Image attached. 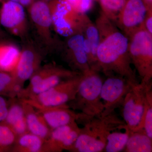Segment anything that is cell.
<instances>
[{
    "label": "cell",
    "instance_id": "obj_25",
    "mask_svg": "<svg viewBox=\"0 0 152 152\" xmlns=\"http://www.w3.org/2000/svg\"><path fill=\"white\" fill-rule=\"evenodd\" d=\"M17 137L10 128L0 123V152H12Z\"/></svg>",
    "mask_w": 152,
    "mask_h": 152
},
{
    "label": "cell",
    "instance_id": "obj_16",
    "mask_svg": "<svg viewBox=\"0 0 152 152\" xmlns=\"http://www.w3.org/2000/svg\"><path fill=\"white\" fill-rule=\"evenodd\" d=\"M77 122L52 130L45 140V152H61L69 151L80 133Z\"/></svg>",
    "mask_w": 152,
    "mask_h": 152
},
{
    "label": "cell",
    "instance_id": "obj_6",
    "mask_svg": "<svg viewBox=\"0 0 152 152\" xmlns=\"http://www.w3.org/2000/svg\"><path fill=\"white\" fill-rule=\"evenodd\" d=\"M151 89L152 83H138L132 85L125 96L122 105L123 117L131 132L143 129L148 93Z\"/></svg>",
    "mask_w": 152,
    "mask_h": 152
},
{
    "label": "cell",
    "instance_id": "obj_12",
    "mask_svg": "<svg viewBox=\"0 0 152 152\" xmlns=\"http://www.w3.org/2000/svg\"><path fill=\"white\" fill-rule=\"evenodd\" d=\"M132 85L121 76H109L103 83L101 88L100 96L104 107L101 116H104L113 113L122 105L125 96Z\"/></svg>",
    "mask_w": 152,
    "mask_h": 152
},
{
    "label": "cell",
    "instance_id": "obj_14",
    "mask_svg": "<svg viewBox=\"0 0 152 152\" xmlns=\"http://www.w3.org/2000/svg\"><path fill=\"white\" fill-rule=\"evenodd\" d=\"M23 100L29 103L35 108L52 130L77 121L83 122L91 118L81 113H77L74 110L70 108L67 104L46 107L41 105L29 100Z\"/></svg>",
    "mask_w": 152,
    "mask_h": 152
},
{
    "label": "cell",
    "instance_id": "obj_9",
    "mask_svg": "<svg viewBox=\"0 0 152 152\" xmlns=\"http://www.w3.org/2000/svg\"><path fill=\"white\" fill-rule=\"evenodd\" d=\"M43 59L42 53L31 45L21 50L18 61L12 73L17 95L23 88L26 82L40 67Z\"/></svg>",
    "mask_w": 152,
    "mask_h": 152
},
{
    "label": "cell",
    "instance_id": "obj_17",
    "mask_svg": "<svg viewBox=\"0 0 152 152\" xmlns=\"http://www.w3.org/2000/svg\"><path fill=\"white\" fill-rule=\"evenodd\" d=\"M8 110L2 123L13 131L17 137L29 132L23 101L17 97L9 98Z\"/></svg>",
    "mask_w": 152,
    "mask_h": 152
},
{
    "label": "cell",
    "instance_id": "obj_19",
    "mask_svg": "<svg viewBox=\"0 0 152 152\" xmlns=\"http://www.w3.org/2000/svg\"><path fill=\"white\" fill-rule=\"evenodd\" d=\"M21 50L16 45L0 42V71L12 72L18 61Z\"/></svg>",
    "mask_w": 152,
    "mask_h": 152
},
{
    "label": "cell",
    "instance_id": "obj_30",
    "mask_svg": "<svg viewBox=\"0 0 152 152\" xmlns=\"http://www.w3.org/2000/svg\"><path fill=\"white\" fill-rule=\"evenodd\" d=\"M144 28L147 31L152 34V9L148 11L144 20Z\"/></svg>",
    "mask_w": 152,
    "mask_h": 152
},
{
    "label": "cell",
    "instance_id": "obj_27",
    "mask_svg": "<svg viewBox=\"0 0 152 152\" xmlns=\"http://www.w3.org/2000/svg\"><path fill=\"white\" fill-rule=\"evenodd\" d=\"M143 129L147 136L152 139V92L148 93L147 105L144 120Z\"/></svg>",
    "mask_w": 152,
    "mask_h": 152
},
{
    "label": "cell",
    "instance_id": "obj_2",
    "mask_svg": "<svg viewBox=\"0 0 152 152\" xmlns=\"http://www.w3.org/2000/svg\"><path fill=\"white\" fill-rule=\"evenodd\" d=\"M80 133L69 151L100 152L104 151L107 137L113 131L126 129L124 121L115 112L107 115L94 117L84 122Z\"/></svg>",
    "mask_w": 152,
    "mask_h": 152
},
{
    "label": "cell",
    "instance_id": "obj_29",
    "mask_svg": "<svg viewBox=\"0 0 152 152\" xmlns=\"http://www.w3.org/2000/svg\"><path fill=\"white\" fill-rule=\"evenodd\" d=\"M8 110V101L6 98L0 96V123L5 118Z\"/></svg>",
    "mask_w": 152,
    "mask_h": 152
},
{
    "label": "cell",
    "instance_id": "obj_8",
    "mask_svg": "<svg viewBox=\"0 0 152 152\" xmlns=\"http://www.w3.org/2000/svg\"><path fill=\"white\" fill-rule=\"evenodd\" d=\"M82 75V74L64 80L45 91L33 96L27 100L46 107L67 104L75 99Z\"/></svg>",
    "mask_w": 152,
    "mask_h": 152
},
{
    "label": "cell",
    "instance_id": "obj_5",
    "mask_svg": "<svg viewBox=\"0 0 152 152\" xmlns=\"http://www.w3.org/2000/svg\"><path fill=\"white\" fill-rule=\"evenodd\" d=\"M128 39L131 61L141 79L140 83L149 85L152 83V34L143 26Z\"/></svg>",
    "mask_w": 152,
    "mask_h": 152
},
{
    "label": "cell",
    "instance_id": "obj_20",
    "mask_svg": "<svg viewBox=\"0 0 152 152\" xmlns=\"http://www.w3.org/2000/svg\"><path fill=\"white\" fill-rule=\"evenodd\" d=\"M45 140L30 132L17 137L12 152H45Z\"/></svg>",
    "mask_w": 152,
    "mask_h": 152
},
{
    "label": "cell",
    "instance_id": "obj_33",
    "mask_svg": "<svg viewBox=\"0 0 152 152\" xmlns=\"http://www.w3.org/2000/svg\"><path fill=\"white\" fill-rule=\"evenodd\" d=\"M3 35L1 32H0V39L2 37Z\"/></svg>",
    "mask_w": 152,
    "mask_h": 152
},
{
    "label": "cell",
    "instance_id": "obj_21",
    "mask_svg": "<svg viewBox=\"0 0 152 152\" xmlns=\"http://www.w3.org/2000/svg\"><path fill=\"white\" fill-rule=\"evenodd\" d=\"M152 139L149 137L144 129L131 132L124 149L128 152H151Z\"/></svg>",
    "mask_w": 152,
    "mask_h": 152
},
{
    "label": "cell",
    "instance_id": "obj_35",
    "mask_svg": "<svg viewBox=\"0 0 152 152\" xmlns=\"http://www.w3.org/2000/svg\"><path fill=\"white\" fill-rule=\"evenodd\" d=\"M43 1H51V0H43Z\"/></svg>",
    "mask_w": 152,
    "mask_h": 152
},
{
    "label": "cell",
    "instance_id": "obj_28",
    "mask_svg": "<svg viewBox=\"0 0 152 152\" xmlns=\"http://www.w3.org/2000/svg\"><path fill=\"white\" fill-rule=\"evenodd\" d=\"M95 0H67L73 9L80 14H86L93 7Z\"/></svg>",
    "mask_w": 152,
    "mask_h": 152
},
{
    "label": "cell",
    "instance_id": "obj_34",
    "mask_svg": "<svg viewBox=\"0 0 152 152\" xmlns=\"http://www.w3.org/2000/svg\"><path fill=\"white\" fill-rule=\"evenodd\" d=\"M4 1V0H0V3L1 2H2L3 1Z\"/></svg>",
    "mask_w": 152,
    "mask_h": 152
},
{
    "label": "cell",
    "instance_id": "obj_15",
    "mask_svg": "<svg viewBox=\"0 0 152 152\" xmlns=\"http://www.w3.org/2000/svg\"><path fill=\"white\" fill-rule=\"evenodd\" d=\"M64 58L72 70L83 74L89 70L84 45V36L82 32L66 38L63 45Z\"/></svg>",
    "mask_w": 152,
    "mask_h": 152
},
{
    "label": "cell",
    "instance_id": "obj_32",
    "mask_svg": "<svg viewBox=\"0 0 152 152\" xmlns=\"http://www.w3.org/2000/svg\"><path fill=\"white\" fill-rule=\"evenodd\" d=\"M149 9H152V0H143Z\"/></svg>",
    "mask_w": 152,
    "mask_h": 152
},
{
    "label": "cell",
    "instance_id": "obj_4",
    "mask_svg": "<svg viewBox=\"0 0 152 152\" xmlns=\"http://www.w3.org/2000/svg\"><path fill=\"white\" fill-rule=\"evenodd\" d=\"M82 74L53 63L41 66L29 80V83L27 86L18 93L17 97L28 99L45 91L64 80Z\"/></svg>",
    "mask_w": 152,
    "mask_h": 152
},
{
    "label": "cell",
    "instance_id": "obj_11",
    "mask_svg": "<svg viewBox=\"0 0 152 152\" xmlns=\"http://www.w3.org/2000/svg\"><path fill=\"white\" fill-rule=\"evenodd\" d=\"M0 24L12 35L24 40L27 37L28 28L25 7L9 0L2 2Z\"/></svg>",
    "mask_w": 152,
    "mask_h": 152
},
{
    "label": "cell",
    "instance_id": "obj_23",
    "mask_svg": "<svg viewBox=\"0 0 152 152\" xmlns=\"http://www.w3.org/2000/svg\"><path fill=\"white\" fill-rule=\"evenodd\" d=\"M99 3L102 12L114 23L127 0H97Z\"/></svg>",
    "mask_w": 152,
    "mask_h": 152
},
{
    "label": "cell",
    "instance_id": "obj_1",
    "mask_svg": "<svg viewBox=\"0 0 152 152\" xmlns=\"http://www.w3.org/2000/svg\"><path fill=\"white\" fill-rule=\"evenodd\" d=\"M95 24L99 36L97 57L100 71L108 77H123L131 85L139 83L131 66L127 37L102 12Z\"/></svg>",
    "mask_w": 152,
    "mask_h": 152
},
{
    "label": "cell",
    "instance_id": "obj_26",
    "mask_svg": "<svg viewBox=\"0 0 152 152\" xmlns=\"http://www.w3.org/2000/svg\"><path fill=\"white\" fill-rule=\"evenodd\" d=\"M0 96L8 99L17 97L14 78L11 73L0 71Z\"/></svg>",
    "mask_w": 152,
    "mask_h": 152
},
{
    "label": "cell",
    "instance_id": "obj_18",
    "mask_svg": "<svg viewBox=\"0 0 152 152\" xmlns=\"http://www.w3.org/2000/svg\"><path fill=\"white\" fill-rule=\"evenodd\" d=\"M21 100L24 109L29 132L46 140L50 136L52 130L40 114L31 104L25 100Z\"/></svg>",
    "mask_w": 152,
    "mask_h": 152
},
{
    "label": "cell",
    "instance_id": "obj_10",
    "mask_svg": "<svg viewBox=\"0 0 152 152\" xmlns=\"http://www.w3.org/2000/svg\"><path fill=\"white\" fill-rule=\"evenodd\" d=\"M27 9L31 21L42 43L48 48L57 46L52 32V18L48 1L35 0Z\"/></svg>",
    "mask_w": 152,
    "mask_h": 152
},
{
    "label": "cell",
    "instance_id": "obj_24",
    "mask_svg": "<svg viewBox=\"0 0 152 152\" xmlns=\"http://www.w3.org/2000/svg\"><path fill=\"white\" fill-rule=\"evenodd\" d=\"M82 32L84 37L90 43L94 53L97 56L99 40V31L96 24L93 23L86 14L85 15Z\"/></svg>",
    "mask_w": 152,
    "mask_h": 152
},
{
    "label": "cell",
    "instance_id": "obj_22",
    "mask_svg": "<svg viewBox=\"0 0 152 152\" xmlns=\"http://www.w3.org/2000/svg\"><path fill=\"white\" fill-rule=\"evenodd\" d=\"M130 131L128 128L124 132H112L107 137V142L104 151L107 152H118L124 149Z\"/></svg>",
    "mask_w": 152,
    "mask_h": 152
},
{
    "label": "cell",
    "instance_id": "obj_7",
    "mask_svg": "<svg viewBox=\"0 0 152 152\" xmlns=\"http://www.w3.org/2000/svg\"><path fill=\"white\" fill-rule=\"evenodd\" d=\"M48 4L53 28L58 34L67 38L82 32L86 14L77 12L67 0H51L48 1Z\"/></svg>",
    "mask_w": 152,
    "mask_h": 152
},
{
    "label": "cell",
    "instance_id": "obj_31",
    "mask_svg": "<svg viewBox=\"0 0 152 152\" xmlns=\"http://www.w3.org/2000/svg\"><path fill=\"white\" fill-rule=\"evenodd\" d=\"M20 4L24 7L28 8L35 0H9Z\"/></svg>",
    "mask_w": 152,
    "mask_h": 152
},
{
    "label": "cell",
    "instance_id": "obj_13",
    "mask_svg": "<svg viewBox=\"0 0 152 152\" xmlns=\"http://www.w3.org/2000/svg\"><path fill=\"white\" fill-rule=\"evenodd\" d=\"M150 9L143 0H127L115 24L129 38L143 27L144 20Z\"/></svg>",
    "mask_w": 152,
    "mask_h": 152
},
{
    "label": "cell",
    "instance_id": "obj_3",
    "mask_svg": "<svg viewBox=\"0 0 152 152\" xmlns=\"http://www.w3.org/2000/svg\"><path fill=\"white\" fill-rule=\"evenodd\" d=\"M82 75L75 99L67 104L91 118L101 116L104 110L100 96L102 80L98 72L91 69Z\"/></svg>",
    "mask_w": 152,
    "mask_h": 152
}]
</instances>
